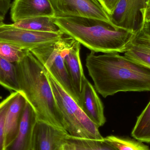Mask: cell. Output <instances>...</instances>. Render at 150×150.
Listing matches in <instances>:
<instances>
[{
  "label": "cell",
  "instance_id": "cell-20",
  "mask_svg": "<svg viewBox=\"0 0 150 150\" xmlns=\"http://www.w3.org/2000/svg\"><path fill=\"white\" fill-rule=\"evenodd\" d=\"M105 141L111 144L118 150H150L148 146L131 139L110 135L104 138Z\"/></svg>",
  "mask_w": 150,
  "mask_h": 150
},
{
  "label": "cell",
  "instance_id": "cell-23",
  "mask_svg": "<svg viewBox=\"0 0 150 150\" xmlns=\"http://www.w3.org/2000/svg\"><path fill=\"white\" fill-rule=\"evenodd\" d=\"M142 17V27L141 31L150 38V8L147 6L141 10Z\"/></svg>",
  "mask_w": 150,
  "mask_h": 150
},
{
  "label": "cell",
  "instance_id": "cell-11",
  "mask_svg": "<svg viewBox=\"0 0 150 150\" xmlns=\"http://www.w3.org/2000/svg\"><path fill=\"white\" fill-rule=\"evenodd\" d=\"M10 15L13 23L35 17H55L49 0H14L10 8Z\"/></svg>",
  "mask_w": 150,
  "mask_h": 150
},
{
  "label": "cell",
  "instance_id": "cell-13",
  "mask_svg": "<svg viewBox=\"0 0 150 150\" xmlns=\"http://www.w3.org/2000/svg\"><path fill=\"white\" fill-rule=\"evenodd\" d=\"M80 45L81 44L75 40L64 59L68 73L79 100L84 82L86 78L80 60Z\"/></svg>",
  "mask_w": 150,
  "mask_h": 150
},
{
  "label": "cell",
  "instance_id": "cell-10",
  "mask_svg": "<svg viewBox=\"0 0 150 150\" xmlns=\"http://www.w3.org/2000/svg\"><path fill=\"white\" fill-rule=\"evenodd\" d=\"M37 122L36 112L27 101L17 134L5 150H33L34 131Z\"/></svg>",
  "mask_w": 150,
  "mask_h": 150
},
{
  "label": "cell",
  "instance_id": "cell-5",
  "mask_svg": "<svg viewBox=\"0 0 150 150\" xmlns=\"http://www.w3.org/2000/svg\"><path fill=\"white\" fill-rule=\"evenodd\" d=\"M75 40L71 37L64 36L57 41L33 49L30 52L79 105V98L73 87L64 61L65 55Z\"/></svg>",
  "mask_w": 150,
  "mask_h": 150
},
{
  "label": "cell",
  "instance_id": "cell-24",
  "mask_svg": "<svg viewBox=\"0 0 150 150\" xmlns=\"http://www.w3.org/2000/svg\"><path fill=\"white\" fill-rule=\"evenodd\" d=\"M104 10L110 16L120 0H97Z\"/></svg>",
  "mask_w": 150,
  "mask_h": 150
},
{
  "label": "cell",
  "instance_id": "cell-15",
  "mask_svg": "<svg viewBox=\"0 0 150 150\" xmlns=\"http://www.w3.org/2000/svg\"><path fill=\"white\" fill-rule=\"evenodd\" d=\"M55 18L39 16L30 18L19 20L13 23L16 27L34 31L44 32L59 33L61 32L54 22Z\"/></svg>",
  "mask_w": 150,
  "mask_h": 150
},
{
  "label": "cell",
  "instance_id": "cell-26",
  "mask_svg": "<svg viewBox=\"0 0 150 150\" xmlns=\"http://www.w3.org/2000/svg\"><path fill=\"white\" fill-rule=\"evenodd\" d=\"M60 150H68L67 149V147H66V144L65 143L63 144Z\"/></svg>",
  "mask_w": 150,
  "mask_h": 150
},
{
  "label": "cell",
  "instance_id": "cell-4",
  "mask_svg": "<svg viewBox=\"0 0 150 150\" xmlns=\"http://www.w3.org/2000/svg\"><path fill=\"white\" fill-rule=\"evenodd\" d=\"M56 104L61 113L70 135L91 139H104L99 127L86 116L78 104L65 91L54 78L47 71Z\"/></svg>",
  "mask_w": 150,
  "mask_h": 150
},
{
  "label": "cell",
  "instance_id": "cell-1",
  "mask_svg": "<svg viewBox=\"0 0 150 150\" xmlns=\"http://www.w3.org/2000/svg\"><path fill=\"white\" fill-rule=\"evenodd\" d=\"M86 66L95 90L104 98L120 92L150 91V69L117 53L91 52Z\"/></svg>",
  "mask_w": 150,
  "mask_h": 150
},
{
  "label": "cell",
  "instance_id": "cell-16",
  "mask_svg": "<svg viewBox=\"0 0 150 150\" xmlns=\"http://www.w3.org/2000/svg\"><path fill=\"white\" fill-rule=\"evenodd\" d=\"M68 150H118L105 139H91L72 136L66 140Z\"/></svg>",
  "mask_w": 150,
  "mask_h": 150
},
{
  "label": "cell",
  "instance_id": "cell-19",
  "mask_svg": "<svg viewBox=\"0 0 150 150\" xmlns=\"http://www.w3.org/2000/svg\"><path fill=\"white\" fill-rule=\"evenodd\" d=\"M124 56L137 63L150 69V48L132 43L124 53Z\"/></svg>",
  "mask_w": 150,
  "mask_h": 150
},
{
  "label": "cell",
  "instance_id": "cell-22",
  "mask_svg": "<svg viewBox=\"0 0 150 150\" xmlns=\"http://www.w3.org/2000/svg\"><path fill=\"white\" fill-rule=\"evenodd\" d=\"M16 92L11 93L0 102V150L5 149V119L10 105L17 94Z\"/></svg>",
  "mask_w": 150,
  "mask_h": 150
},
{
  "label": "cell",
  "instance_id": "cell-3",
  "mask_svg": "<svg viewBox=\"0 0 150 150\" xmlns=\"http://www.w3.org/2000/svg\"><path fill=\"white\" fill-rule=\"evenodd\" d=\"M54 22L64 34L95 53H125L135 35L96 18L59 17H55Z\"/></svg>",
  "mask_w": 150,
  "mask_h": 150
},
{
  "label": "cell",
  "instance_id": "cell-21",
  "mask_svg": "<svg viewBox=\"0 0 150 150\" xmlns=\"http://www.w3.org/2000/svg\"><path fill=\"white\" fill-rule=\"evenodd\" d=\"M30 51L5 42H0V56L12 63L20 62Z\"/></svg>",
  "mask_w": 150,
  "mask_h": 150
},
{
  "label": "cell",
  "instance_id": "cell-7",
  "mask_svg": "<svg viewBox=\"0 0 150 150\" xmlns=\"http://www.w3.org/2000/svg\"><path fill=\"white\" fill-rule=\"evenodd\" d=\"M49 1L54 10L55 17H80L100 19L112 23L110 16L97 0Z\"/></svg>",
  "mask_w": 150,
  "mask_h": 150
},
{
  "label": "cell",
  "instance_id": "cell-28",
  "mask_svg": "<svg viewBox=\"0 0 150 150\" xmlns=\"http://www.w3.org/2000/svg\"><path fill=\"white\" fill-rule=\"evenodd\" d=\"M1 0H0V4H1Z\"/></svg>",
  "mask_w": 150,
  "mask_h": 150
},
{
  "label": "cell",
  "instance_id": "cell-14",
  "mask_svg": "<svg viewBox=\"0 0 150 150\" xmlns=\"http://www.w3.org/2000/svg\"><path fill=\"white\" fill-rule=\"evenodd\" d=\"M26 102L23 95L18 92L9 107L5 119V149L17 134Z\"/></svg>",
  "mask_w": 150,
  "mask_h": 150
},
{
  "label": "cell",
  "instance_id": "cell-18",
  "mask_svg": "<svg viewBox=\"0 0 150 150\" xmlns=\"http://www.w3.org/2000/svg\"><path fill=\"white\" fill-rule=\"evenodd\" d=\"M131 135L139 142L150 143V100L137 118Z\"/></svg>",
  "mask_w": 150,
  "mask_h": 150
},
{
  "label": "cell",
  "instance_id": "cell-27",
  "mask_svg": "<svg viewBox=\"0 0 150 150\" xmlns=\"http://www.w3.org/2000/svg\"><path fill=\"white\" fill-rule=\"evenodd\" d=\"M148 6V7L150 8V0L149 1V3H148V6Z\"/></svg>",
  "mask_w": 150,
  "mask_h": 150
},
{
  "label": "cell",
  "instance_id": "cell-25",
  "mask_svg": "<svg viewBox=\"0 0 150 150\" xmlns=\"http://www.w3.org/2000/svg\"><path fill=\"white\" fill-rule=\"evenodd\" d=\"M132 43L150 48V38L144 35L141 31L135 35Z\"/></svg>",
  "mask_w": 150,
  "mask_h": 150
},
{
  "label": "cell",
  "instance_id": "cell-9",
  "mask_svg": "<svg viewBox=\"0 0 150 150\" xmlns=\"http://www.w3.org/2000/svg\"><path fill=\"white\" fill-rule=\"evenodd\" d=\"M69 135L66 130L38 121L34 131L33 150H60Z\"/></svg>",
  "mask_w": 150,
  "mask_h": 150
},
{
  "label": "cell",
  "instance_id": "cell-8",
  "mask_svg": "<svg viewBox=\"0 0 150 150\" xmlns=\"http://www.w3.org/2000/svg\"><path fill=\"white\" fill-rule=\"evenodd\" d=\"M150 0H120L110 16L113 25L136 34L142 30L141 10L146 8Z\"/></svg>",
  "mask_w": 150,
  "mask_h": 150
},
{
  "label": "cell",
  "instance_id": "cell-2",
  "mask_svg": "<svg viewBox=\"0 0 150 150\" xmlns=\"http://www.w3.org/2000/svg\"><path fill=\"white\" fill-rule=\"evenodd\" d=\"M15 64L20 93L33 108L38 121L67 131L44 66L30 52Z\"/></svg>",
  "mask_w": 150,
  "mask_h": 150
},
{
  "label": "cell",
  "instance_id": "cell-17",
  "mask_svg": "<svg viewBox=\"0 0 150 150\" xmlns=\"http://www.w3.org/2000/svg\"><path fill=\"white\" fill-rule=\"evenodd\" d=\"M0 85L9 91L20 92L16 65L1 56Z\"/></svg>",
  "mask_w": 150,
  "mask_h": 150
},
{
  "label": "cell",
  "instance_id": "cell-6",
  "mask_svg": "<svg viewBox=\"0 0 150 150\" xmlns=\"http://www.w3.org/2000/svg\"><path fill=\"white\" fill-rule=\"evenodd\" d=\"M65 34L59 33L34 31L21 29L0 22V42H5L23 50L30 51L63 38Z\"/></svg>",
  "mask_w": 150,
  "mask_h": 150
},
{
  "label": "cell",
  "instance_id": "cell-29",
  "mask_svg": "<svg viewBox=\"0 0 150 150\" xmlns=\"http://www.w3.org/2000/svg\"></svg>",
  "mask_w": 150,
  "mask_h": 150
},
{
  "label": "cell",
  "instance_id": "cell-12",
  "mask_svg": "<svg viewBox=\"0 0 150 150\" xmlns=\"http://www.w3.org/2000/svg\"><path fill=\"white\" fill-rule=\"evenodd\" d=\"M79 106L86 116L99 127L105 124L106 120L104 106L94 86L86 78L80 94Z\"/></svg>",
  "mask_w": 150,
  "mask_h": 150
}]
</instances>
